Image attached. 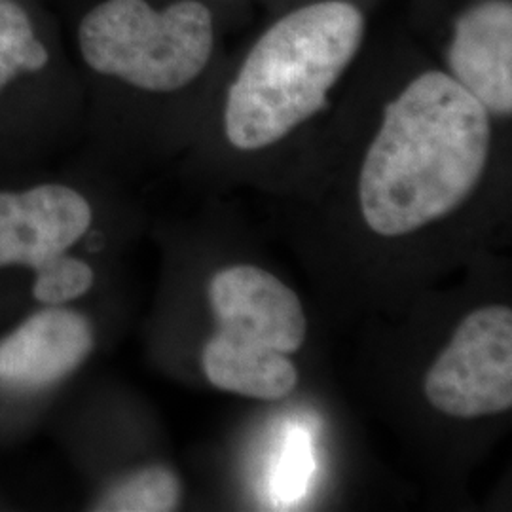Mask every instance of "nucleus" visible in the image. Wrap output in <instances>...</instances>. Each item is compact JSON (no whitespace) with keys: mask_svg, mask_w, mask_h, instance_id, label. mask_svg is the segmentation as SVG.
I'll use <instances>...</instances> for the list:
<instances>
[{"mask_svg":"<svg viewBox=\"0 0 512 512\" xmlns=\"http://www.w3.org/2000/svg\"><path fill=\"white\" fill-rule=\"evenodd\" d=\"M313 471L310 437L304 429L294 427L285 440L277 459L274 473L275 499L281 503H293L300 499L310 482Z\"/></svg>","mask_w":512,"mask_h":512,"instance_id":"obj_13","label":"nucleus"},{"mask_svg":"<svg viewBox=\"0 0 512 512\" xmlns=\"http://www.w3.org/2000/svg\"><path fill=\"white\" fill-rule=\"evenodd\" d=\"M490 116L448 74H421L387 105L366 152L359 202L380 236L416 232L465 202L490 156Z\"/></svg>","mask_w":512,"mask_h":512,"instance_id":"obj_1","label":"nucleus"},{"mask_svg":"<svg viewBox=\"0 0 512 512\" xmlns=\"http://www.w3.org/2000/svg\"><path fill=\"white\" fill-rule=\"evenodd\" d=\"M179 476L164 465H148L114 482L97 497L93 511L167 512L181 503Z\"/></svg>","mask_w":512,"mask_h":512,"instance_id":"obj_11","label":"nucleus"},{"mask_svg":"<svg viewBox=\"0 0 512 512\" xmlns=\"http://www.w3.org/2000/svg\"><path fill=\"white\" fill-rule=\"evenodd\" d=\"M425 397L439 412L475 420L512 406V311L469 313L425 376Z\"/></svg>","mask_w":512,"mask_h":512,"instance_id":"obj_4","label":"nucleus"},{"mask_svg":"<svg viewBox=\"0 0 512 512\" xmlns=\"http://www.w3.org/2000/svg\"><path fill=\"white\" fill-rule=\"evenodd\" d=\"M92 224V205L73 186L40 183L0 190V268L38 270L65 255Z\"/></svg>","mask_w":512,"mask_h":512,"instance_id":"obj_7","label":"nucleus"},{"mask_svg":"<svg viewBox=\"0 0 512 512\" xmlns=\"http://www.w3.org/2000/svg\"><path fill=\"white\" fill-rule=\"evenodd\" d=\"M363 35V14L344 0L279 19L258 38L228 92V141L239 150L270 147L325 109Z\"/></svg>","mask_w":512,"mask_h":512,"instance_id":"obj_2","label":"nucleus"},{"mask_svg":"<svg viewBox=\"0 0 512 512\" xmlns=\"http://www.w3.org/2000/svg\"><path fill=\"white\" fill-rule=\"evenodd\" d=\"M69 44L48 0H0V116L69 82Z\"/></svg>","mask_w":512,"mask_h":512,"instance_id":"obj_6","label":"nucleus"},{"mask_svg":"<svg viewBox=\"0 0 512 512\" xmlns=\"http://www.w3.org/2000/svg\"><path fill=\"white\" fill-rule=\"evenodd\" d=\"M67 16L80 65L133 92H181L213 54V14L200 0H88Z\"/></svg>","mask_w":512,"mask_h":512,"instance_id":"obj_3","label":"nucleus"},{"mask_svg":"<svg viewBox=\"0 0 512 512\" xmlns=\"http://www.w3.org/2000/svg\"><path fill=\"white\" fill-rule=\"evenodd\" d=\"M448 65L461 88L492 114L512 110V6L488 0L467 10L456 23Z\"/></svg>","mask_w":512,"mask_h":512,"instance_id":"obj_9","label":"nucleus"},{"mask_svg":"<svg viewBox=\"0 0 512 512\" xmlns=\"http://www.w3.org/2000/svg\"><path fill=\"white\" fill-rule=\"evenodd\" d=\"M33 285V296L44 306H63L84 296L93 287V270L80 258L65 255L40 266Z\"/></svg>","mask_w":512,"mask_h":512,"instance_id":"obj_12","label":"nucleus"},{"mask_svg":"<svg viewBox=\"0 0 512 512\" xmlns=\"http://www.w3.org/2000/svg\"><path fill=\"white\" fill-rule=\"evenodd\" d=\"M202 366L213 387L262 401L289 397L298 372L287 353L258 349L215 334L203 348Z\"/></svg>","mask_w":512,"mask_h":512,"instance_id":"obj_10","label":"nucleus"},{"mask_svg":"<svg viewBox=\"0 0 512 512\" xmlns=\"http://www.w3.org/2000/svg\"><path fill=\"white\" fill-rule=\"evenodd\" d=\"M93 346L95 334L88 317L50 306L0 342V384L16 389L57 384L90 357Z\"/></svg>","mask_w":512,"mask_h":512,"instance_id":"obj_8","label":"nucleus"},{"mask_svg":"<svg viewBox=\"0 0 512 512\" xmlns=\"http://www.w3.org/2000/svg\"><path fill=\"white\" fill-rule=\"evenodd\" d=\"M209 300L217 334L243 346L291 355L306 340L308 321L298 296L256 266H230L213 275Z\"/></svg>","mask_w":512,"mask_h":512,"instance_id":"obj_5","label":"nucleus"}]
</instances>
